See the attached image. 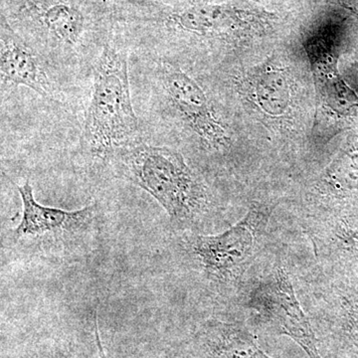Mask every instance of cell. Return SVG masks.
<instances>
[{"instance_id": "9c48e42d", "label": "cell", "mask_w": 358, "mask_h": 358, "mask_svg": "<svg viewBox=\"0 0 358 358\" xmlns=\"http://www.w3.org/2000/svg\"><path fill=\"white\" fill-rule=\"evenodd\" d=\"M236 91L263 117L282 121L294 106V87L288 69L268 58L233 79Z\"/></svg>"}, {"instance_id": "30bf717a", "label": "cell", "mask_w": 358, "mask_h": 358, "mask_svg": "<svg viewBox=\"0 0 358 358\" xmlns=\"http://www.w3.org/2000/svg\"><path fill=\"white\" fill-rule=\"evenodd\" d=\"M22 201V215L17 227L14 229V237L41 236L46 234L75 233L88 227L98 214L96 203H91L79 210H63L44 206L36 201L29 180L24 185L16 186Z\"/></svg>"}, {"instance_id": "277c9868", "label": "cell", "mask_w": 358, "mask_h": 358, "mask_svg": "<svg viewBox=\"0 0 358 358\" xmlns=\"http://www.w3.org/2000/svg\"><path fill=\"white\" fill-rule=\"evenodd\" d=\"M141 67V93L147 95L145 131L176 129L202 152L223 155L232 147V136L215 106L196 80L180 64L166 59L136 57Z\"/></svg>"}, {"instance_id": "ba28073f", "label": "cell", "mask_w": 358, "mask_h": 358, "mask_svg": "<svg viewBox=\"0 0 358 358\" xmlns=\"http://www.w3.org/2000/svg\"><path fill=\"white\" fill-rule=\"evenodd\" d=\"M0 84L1 98L23 86L59 105L65 103L62 82L38 52L24 41L1 14Z\"/></svg>"}, {"instance_id": "5b68a950", "label": "cell", "mask_w": 358, "mask_h": 358, "mask_svg": "<svg viewBox=\"0 0 358 358\" xmlns=\"http://www.w3.org/2000/svg\"><path fill=\"white\" fill-rule=\"evenodd\" d=\"M108 166L154 197L179 229L195 227L210 211L208 188L174 148L143 141L120 150Z\"/></svg>"}, {"instance_id": "8992f818", "label": "cell", "mask_w": 358, "mask_h": 358, "mask_svg": "<svg viewBox=\"0 0 358 358\" xmlns=\"http://www.w3.org/2000/svg\"><path fill=\"white\" fill-rule=\"evenodd\" d=\"M272 207L253 203L245 217L216 235H193L192 253L204 274L217 284L236 286L262 248Z\"/></svg>"}, {"instance_id": "7c38bea8", "label": "cell", "mask_w": 358, "mask_h": 358, "mask_svg": "<svg viewBox=\"0 0 358 358\" xmlns=\"http://www.w3.org/2000/svg\"><path fill=\"white\" fill-rule=\"evenodd\" d=\"M56 358H71L69 355H58Z\"/></svg>"}, {"instance_id": "3957f363", "label": "cell", "mask_w": 358, "mask_h": 358, "mask_svg": "<svg viewBox=\"0 0 358 358\" xmlns=\"http://www.w3.org/2000/svg\"><path fill=\"white\" fill-rule=\"evenodd\" d=\"M129 58L128 46L113 30L92 71L91 99L80 138L82 155L94 166H108L120 150L148 136L134 108Z\"/></svg>"}, {"instance_id": "52a82bcc", "label": "cell", "mask_w": 358, "mask_h": 358, "mask_svg": "<svg viewBox=\"0 0 358 358\" xmlns=\"http://www.w3.org/2000/svg\"><path fill=\"white\" fill-rule=\"evenodd\" d=\"M317 96L313 134L329 140L358 122V94L338 71V55L326 40L306 44Z\"/></svg>"}, {"instance_id": "7a4b0ae2", "label": "cell", "mask_w": 358, "mask_h": 358, "mask_svg": "<svg viewBox=\"0 0 358 358\" xmlns=\"http://www.w3.org/2000/svg\"><path fill=\"white\" fill-rule=\"evenodd\" d=\"M1 14L61 82L91 76L114 30L110 0H1Z\"/></svg>"}, {"instance_id": "6da1fadb", "label": "cell", "mask_w": 358, "mask_h": 358, "mask_svg": "<svg viewBox=\"0 0 358 358\" xmlns=\"http://www.w3.org/2000/svg\"><path fill=\"white\" fill-rule=\"evenodd\" d=\"M114 26L136 57L167 59L181 43L226 45L261 35L268 17L229 4L148 0L114 4Z\"/></svg>"}, {"instance_id": "8fae6325", "label": "cell", "mask_w": 358, "mask_h": 358, "mask_svg": "<svg viewBox=\"0 0 358 358\" xmlns=\"http://www.w3.org/2000/svg\"><path fill=\"white\" fill-rule=\"evenodd\" d=\"M95 336L96 345V348H98L99 355H100L101 358H108L107 355H106L105 350H103L102 341H101L100 331H99L98 324V315H96V313H95Z\"/></svg>"}]
</instances>
